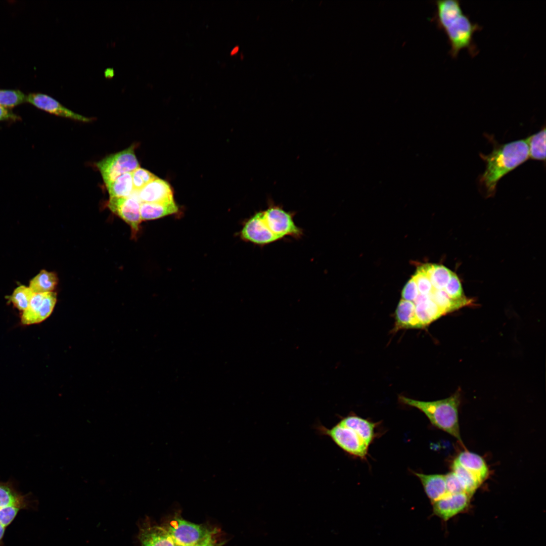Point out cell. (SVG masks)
<instances>
[{
  "label": "cell",
  "instance_id": "cell-16",
  "mask_svg": "<svg viewBox=\"0 0 546 546\" xmlns=\"http://www.w3.org/2000/svg\"><path fill=\"white\" fill-rule=\"evenodd\" d=\"M420 480L425 493L432 503L447 495L445 475L414 473Z\"/></svg>",
  "mask_w": 546,
  "mask_h": 546
},
{
  "label": "cell",
  "instance_id": "cell-23",
  "mask_svg": "<svg viewBox=\"0 0 546 546\" xmlns=\"http://www.w3.org/2000/svg\"><path fill=\"white\" fill-rule=\"evenodd\" d=\"M110 198L130 196L133 191L131 172L124 173L106 185Z\"/></svg>",
  "mask_w": 546,
  "mask_h": 546
},
{
  "label": "cell",
  "instance_id": "cell-9",
  "mask_svg": "<svg viewBox=\"0 0 546 546\" xmlns=\"http://www.w3.org/2000/svg\"><path fill=\"white\" fill-rule=\"evenodd\" d=\"M241 239L260 246L279 241L267 226L263 211L255 213L244 224L240 232Z\"/></svg>",
  "mask_w": 546,
  "mask_h": 546
},
{
  "label": "cell",
  "instance_id": "cell-5",
  "mask_svg": "<svg viewBox=\"0 0 546 546\" xmlns=\"http://www.w3.org/2000/svg\"><path fill=\"white\" fill-rule=\"evenodd\" d=\"M315 429L321 436H328L341 449L354 457L365 458L369 446L352 430L338 423L329 428L321 424H316Z\"/></svg>",
  "mask_w": 546,
  "mask_h": 546
},
{
  "label": "cell",
  "instance_id": "cell-32",
  "mask_svg": "<svg viewBox=\"0 0 546 546\" xmlns=\"http://www.w3.org/2000/svg\"><path fill=\"white\" fill-rule=\"evenodd\" d=\"M217 533L213 535L211 537L200 542L187 546H209V545L211 543L213 540L215 538V535Z\"/></svg>",
  "mask_w": 546,
  "mask_h": 546
},
{
  "label": "cell",
  "instance_id": "cell-13",
  "mask_svg": "<svg viewBox=\"0 0 546 546\" xmlns=\"http://www.w3.org/2000/svg\"><path fill=\"white\" fill-rule=\"evenodd\" d=\"M471 497L466 492L447 494L432 503L433 513L447 521L464 511L469 506Z\"/></svg>",
  "mask_w": 546,
  "mask_h": 546
},
{
  "label": "cell",
  "instance_id": "cell-18",
  "mask_svg": "<svg viewBox=\"0 0 546 546\" xmlns=\"http://www.w3.org/2000/svg\"><path fill=\"white\" fill-rule=\"evenodd\" d=\"M416 316L423 328L442 315V311L430 298V295H421L414 301Z\"/></svg>",
  "mask_w": 546,
  "mask_h": 546
},
{
  "label": "cell",
  "instance_id": "cell-19",
  "mask_svg": "<svg viewBox=\"0 0 546 546\" xmlns=\"http://www.w3.org/2000/svg\"><path fill=\"white\" fill-rule=\"evenodd\" d=\"M395 327L397 329L422 328L415 312V305L410 301L401 299L395 312Z\"/></svg>",
  "mask_w": 546,
  "mask_h": 546
},
{
  "label": "cell",
  "instance_id": "cell-24",
  "mask_svg": "<svg viewBox=\"0 0 546 546\" xmlns=\"http://www.w3.org/2000/svg\"><path fill=\"white\" fill-rule=\"evenodd\" d=\"M526 139L529 150V158L545 161V127Z\"/></svg>",
  "mask_w": 546,
  "mask_h": 546
},
{
  "label": "cell",
  "instance_id": "cell-8",
  "mask_svg": "<svg viewBox=\"0 0 546 546\" xmlns=\"http://www.w3.org/2000/svg\"><path fill=\"white\" fill-rule=\"evenodd\" d=\"M263 212L267 226L280 240L288 236L295 239L302 237L303 230L295 224L293 220L294 214L272 204Z\"/></svg>",
  "mask_w": 546,
  "mask_h": 546
},
{
  "label": "cell",
  "instance_id": "cell-21",
  "mask_svg": "<svg viewBox=\"0 0 546 546\" xmlns=\"http://www.w3.org/2000/svg\"><path fill=\"white\" fill-rule=\"evenodd\" d=\"M178 207L174 201L166 203H142L140 213L142 220L158 219L174 214Z\"/></svg>",
  "mask_w": 546,
  "mask_h": 546
},
{
  "label": "cell",
  "instance_id": "cell-6",
  "mask_svg": "<svg viewBox=\"0 0 546 546\" xmlns=\"http://www.w3.org/2000/svg\"><path fill=\"white\" fill-rule=\"evenodd\" d=\"M97 167L106 185L124 173L133 172L140 167L134 146L104 158L97 163Z\"/></svg>",
  "mask_w": 546,
  "mask_h": 546
},
{
  "label": "cell",
  "instance_id": "cell-7",
  "mask_svg": "<svg viewBox=\"0 0 546 546\" xmlns=\"http://www.w3.org/2000/svg\"><path fill=\"white\" fill-rule=\"evenodd\" d=\"M175 546L196 544L217 533L205 526L196 524L180 518H174L166 528Z\"/></svg>",
  "mask_w": 546,
  "mask_h": 546
},
{
  "label": "cell",
  "instance_id": "cell-29",
  "mask_svg": "<svg viewBox=\"0 0 546 546\" xmlns=\"http://www.w3.org/2000/svg\"><path fill=\"white\" fill-rule=\"evenodd\" d=\"M445 478L448 494L465 492L463 485L453 471L445 475Z\"/></svg>",
  "mask_w": 546,
  "mask_h": 546
},
{
  "label": "cell",
  "instance_id": "cell-15",
  "mask_svg": "<svg viewBox=\"0 0 546 546\" xmlns=\"http://www.w3.org/2000/svg\"><path fill=\"white\" fill-rule=\"evenodd\" d=\"M463 468L473 474L481 484L487 478L489 470L484 459L479 455L465 450L455 459Z\"/></svg>",
  "mask_w": 546,
  "mask_h": 546
},
{
  "label": "cell",
  "instance_id": "cell-28",
  "mask_svg": "<svg viewBox=\"0 0 546 546\" xmlns=\"http://www.w3.org/2000/svg\"><path fill=\"white\" fill-rule=\"evenodd\" d=\"M133 191L138 192L157 177L149 171L139 167L131 172Z\"/></svg>",
  "mask_w": 546,
  "mask_h": 546
},
{
  "label": "cell",
  "instance_id": "cell-34",
  "mask_svg": "<svg viewBox=\"0 0 546 546\" xmlns=\"http://www.w3.org/2000/svg\"><path fill=\"white\" fill-rule=\"evenodd\" d=\"M239 47L238 46L235 47L234 48H233V49L231 51L230 55H234L238 53V52L239 51Z\"/></svg>",
  "mask_w": 546,
  "mask_h": 546
},
{
  "label": "cell",
  "instance_id": "cell-2",
  "mask_svg": "<svg viewBox=\"0 0 546 546\" xmlns=\"http://www.w3.org/2000/svg\"><path fill=\"white\" fill-rule=\"evenodd\" d=\"M436 5L437 22L447 36L451 56L456 57L463 49H467L472 55L476 54L473 34L481 26L464 13L458 0H439Z\"/></svg>",
  "mask_w": 546,
  "mask_h": 546
},
{
  "label": "cell",
  "instance_id": "cell-33",
  "mask_svg": "<svg viewBox=\"0 0 546 546\" xmlns=\"http://www.w3.org/2000/svg\"><path fill=\"white\" fill-rule=\"evenodd\" d=\"M221 545L222 543H220L219 542H218V541L215 538L211 542V543L209 545V546H221Z\"/></svg>",
  "mask_w": 546,
  "mask_h": 546
},
{
  "label": "cell",
  "instance_id": "cell-11",
  "mask_svg": "<svg viewBox=\"0 0 546 546\" xmlns=\"http://www.w3.org/2000/svg\"><path fill=\"white\" fill-rule=\"evenodd\" d=\"M140 205L139 199L132 196L110 198L108 203L110 210L130 226L133 236L138 233L142 221Z\"/></svg>",
  "mask_w": 546,
  "mask_h": 546
},
{
  "label": "cell",
  "instance_id": "cell-12",
  "mask_svg": "<svg viewBox=\"0 0 546 546\" xmlns=\"http://www.w3.org/2000/svg\"><path fill=\"white\" fill-rule=\"evenodd\" d=\"M26 102L35 107L56 116L75 120L88 122L93 118L77 114L65 107L53 97L42 93H31L27 95Z\"/></svg>",
  "mask_w": 546,
  "mask_h": 546
},
{
  "label": "cell",
  "instance_id": "cell-31",
  "mask_svg": "<svg viewBox=\"0 0 546 546\" xmlns=\"http://www.w3.org/2000/svg\"><path fill=\"white\" fill-rule=\"evenodd\" d=\"M20 120V116L15 114L11 110L0 106V121H17Z\"/></svg>",
  "mask_w": 546,
  "mask_h": 546
},
{
  "label": "cell",
  "instance_id": "cell-1",
  "mask_svg": "<svg viewBox=\"0 0 546 546\" xmlns=\"http://www.w3.org/2000/svg\"><path fill=\"white\" fill-rule=\"evenodd\" d=\"M493 149L487 155L479 154L485 163L478 178L480 190L487 197L493 196L499 180L529 159L526 139L500 144L490 138Z\"/></svg>",
  "mask_w": 546,
  "mask_h": 546
},
{
  "label": "cell",
  "instance_id": "cell-26",
  "mask_svg": "<svg viewBox=\"0 0 546 546\" xmlns=\"http://www.w3.org/2000/svg\"><path fill=\"white\" fill-rule=\"evenodd\" d=\"M34 294L29 287L20 285L14 290L9 299L15 307L23 311L28 307Z\"/></svg>",
  "mask_w": 546,
  "mask_h": 546
},
{
  "label": "cell",
  "instance_id": "cell-4",
  "mask_svg": "<svg viewBox=\"0 0 546 546\" xmlns=\"http://www.w3.org/2000/svg\"><path fill=\"white\" fill-rule=\"evenodd\" d=\"M30 506L28 496L19 492L9 482H0V546L7 528L20 510Z\"/></svg>",
  "mask_w": 546,
  "mask_h": 546
},
{
  "label": "cell",
  "instance_id": "cell-3",
  "mask_svg": "<svg viewBox=\"0 0 546 546\" xmlns=\"http://www.w3.org/2000/svg\"><path fill=\"white\" fill-rule=\"evenodd\" d=\"M399 399L402 403L421 411L433 425L455 437L464 446L459 423L460 392H456L448 398L432 401H419L403 396H400Z\"/></svg>",
  "mask_w": 546,
  "mask_h": 546
},
{
  "label": "cell",
  "instance_id": "cell-30",
  "mask_svg": "<svg viewBox=\"0 0 546 546\" xmlns=\"http://www.w3.org/2000/svg\"><path fill=\"white\" fill-rule=\"evenodd\" d=\"M419 291L416 280L414 277L406 283L402 292V299L413 301L418 295Z\"/></svg>",
  "mask_w": 546,
  "mask_h": 546
},
{
  "label": "cell",
  "instance_id": "cell-27",
  "mask_svg": "<svg viewBox=\"0 0 546 546\" xmlns=\"http://www.w3.org/2000/svg\"><path fill=\"white\" fill-rule=\"evenodd\" d=\"M27 95L18 89H0V106L11 108L26 102Z\"/></svg>",
  "mask_w": 546,
  "mask_h": 546
},
{
  "label": "cell",
  "instance_id": "cell-22",
  "mask_svg": "<svg viewBox=\"0 0 546 546\" xmlns=\"http://www.w3.org/2000/svg\"><path fill=\"white\" fill-rule=\"evenodd\" d=\"M58 283L55 272L43 269L30 281L29 287L34 293L51 292H54Z\"/></svg>",
  "mask_w": 546,
  "mask_h": 546
},
{
  "label": "cell",
  "instance_id": "cell-17",
  "mask_svg": "<svg viewBox=\"0 0 546 546\" xmlns=\"http://www.w3.org/2000/svg\"><path fill=\"white\" fill-rule=\"evenodd\" d=\"M141 546H175L167 529L157 525L146 526L140 531Z\"/></svg>",
  "mask_w": 546,
  "mask_h": 546
},
{
  "label": "cell",
  "instance_id": "cell-14",
  "mask_svg": "<svg viewBox=\"0 0 546 546\" xmlns=\"http://www.w3.org/2000/svg\"><path fill=\"white\" fill-rule=\"evenodd\" d=\"M138 197L142 203H166L173 200L172 190L166 181L157 178L138 192Z\"/></svg>",
  "mask_w": 546,
  "mask_h": 546
},
{
  "label": "cell",
  "instance_id": "cell-25",
  "mask_svg": "<svg viewBox=\"0 0 546 546\" xmlns=\"http://www.w3.org/2000/svg\"><path fill=\"white\" fill-rule=\"evenodd\" d=\"M453 471L463 485L465 491L471 496L481 485L476 478L468 470L460 465L454 460L452 464Z\"/></svg>",
  "mask_w": 546,
  "mask_h": 546
},
{
  "label": "cell",
  "instance_id": "cell-10",
  "mask_svg": "<svg viewBox=\"0 0 546 546\" xmlns=\"http://www.w3.org/2000/svg\"><path fill=\"white\" fill-rule=\"evenodd\" d=\"M57 302V293H34L28 307L23 311L21 322L32 325L42 322L52 313Z\"/></svg>",
  "mask_w": 546,
  "mask_h": 546
},
{
  "label": "cell",
  "instance_id": "cell-20",
  "mask_svg": "<svg viewBox=\"0 0 546 546\" xmlns=\"http://www.w3.org/2000/svg\"><path fill=\"white\" fill-rule=\"evenodd\" d=\"M338 423L354 431L368 446L374 439L375 424L369 421L351 415L342 418Z\"/></svg>",
  "mask_w": 546,
  "mask_h": 546
}]
</instances>
